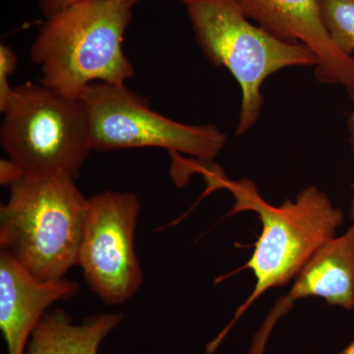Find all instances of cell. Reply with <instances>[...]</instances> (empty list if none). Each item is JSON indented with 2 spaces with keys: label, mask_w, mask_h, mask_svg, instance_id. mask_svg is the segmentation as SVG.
<instances>
[{
  "label": "cell",
  "mask_w": 354,
  "mask_h": 354,
  "mask_svg": "<svg viewBox=\"0 0 354 354\" xmlns=\"http://www.w3.org/2000/svg\"><path fill=\"white\" fill-rule=\"evenodd\" d=\"M193 167L204 176L209 188L232 193L234 205L230 215L252 211L262 223V232L254 244L252 256L242 268L253 272L255 288L237 309L227 329L209 344L207 348L212 353L263 293L272 288L285 286L297 276L317 249L335 237L337 227L344 223V216L315 186L300 191L295 201L288 199L279 206H272L263 199L257 185L250 179L232 180L212 162L197 160Z\"/></svg>",
  "instance_id": "6da1fadb"
},
{
  "label": "cell",
  "mask_w": 354,
  "mask_h": 354,
  "mask_svg": "<svg viewBox=\"0 0 354 354\" xmlns=\"http://www.w3.org/2000/svg\"><path fill=\"white\" fill-rule=\"evenodd\" d=\"M137 0H83L46 19L30 50L39 83L80 97L93 83L125 85L134 68L123 39Z\"/></svg>",
  "instance_id": "7a4b0ae2"
},
{
  "label": "cell",
  "mask_w": 354,
  "mask_h": 354,
  "mask_svg": "<svg viewBox=\"0 0 354 354\" xmlns=\"http://www.w3.org/2000/svg\"><path fill=\"white\" fill-rule=\"evenodd\" d=\"M88 209L72 177H20L0 208V248L39 281L64 279L78 265Z\"/></svg>",
  "instance_id": "3957f363"
},
{
  "label": "cell",
  "mask_w": 354,
  "mask_h": 354,
  "mask_svg": "<svg viewBox=\"0 0 354 354\" xmlns=\"http://www.w3.org/2000/svg\"><path fill=\"white\" fill-rule=\"evenodd\" d=\"M197 44L216 66L225 67L241 88L237 136L250 131L260 118L263 83L288 67H315L313 51L301 43L274 36L247 17L239 0H180Z\"/></svg>",
  "instance_id": "277c9868"
},
{
  "label": "cell",
  "mask_w": 354,
  "mask_h": 354,
  "mask_svg": "<svg viewBox=\"0 0 354 354\" xmlns=\"http://www.w3.org/2000/svg\"><path fill=\"white\" fill-rule=\"evenodd\" d=\"M3 114L0 143L21 176L78 177L92 151L80 97L27 82L14 88Z\"/></svg>",
  "instance_id": "5b68a950"
},
{
  "label": "cell",
  "mask_w": 354,
  "mask_h": 354,
  "mask_svg": "<svg viewBox=\"0 0 354 354\" xmlns=\"http://www.w3.org/2000/svg\"><path fill=\"white\" fill-rule=\"evenodd\" d=\"M87 113L92 151L160 148L212 162L227 135L215 125H191L156 113L125 85L93 83L80 97Z\"/></svg>",
  "instance_id": "8992f818"
},
{
  "label": "cell",
  "mask_w": 354,
  "mask_h": 354,
  "mask_svg": "<svg viewBox=\"0 0 354 354\" xmlns=\"http://www.w3.org/2000/svg\"><path fill=\"white\" fill-rule=\"evenodd\" d=\"M139 212L135 193L104 191L88 198L78 265L104 304H124L143 283L134 249Z\"/></svg>",
  "instance_id": "52a82bcc"
},
{
  "label": "cell",
  "mask_w": 354,
  "mask_h": 354,
  "mask_svg": "<svg viewBox=\"0 0 354 354\" xmlns=\"http://www.w3.org/2000/svg\"><path fill=\"white\" fill-rule=\"evenodd\" d=\"M247 17L274 36L301 43L317 58L319 82L341 86L354 101V57L342 53L323 24L320 0H239Z\"/></svg>",
  "instance_id": "ba28073f"
},
{
  "label": "cell",
  "mask_w": 354,
  "mask_h": 354,
  "mask_svg": "<svg viewBox=\"0 0 354 354\" xmlns=\"http://www.w3.org/2000/svg\"><path fill=\"white\" fill-rule=\"evenodd\" d=\"M79 291L67 279L39 281L12 256L0 252V328L8 354H25L27 342L46 310Z\"/></svg>",
  "instance_id": "9c48e42d"
},
{
  "label": "cell",
  "mask_w": 354,
  "mask_h": 354,
  "mask_svg": "<svg viewBox=\"0 0 354 354\" xmlns=\"http://www.w3.org/2000/svg\"><path fill=\"white\" fill-rule=\"evenodd\" d=\"M321 297L328 304L354 309V223L339 237H333L305 263L285 297L290 304Z\"/></svg>",
  "instance_id": "30bf717a"
},
{
  "label": "cell",
  "mask_w": 354,
  "mask_h": 354,
  "mask_svg": "<svg viewBox=\"0 0 354 354\" xmlns=\"http://www.w3.org/2000/svg\"><path fill=\"white\" fill-rule=\"evenodd\" d=\"M122 319L120 313H102L74 325L62 310L46 312L32 332L27 354H97Z\"/></svg>",
  "instance_id": "8fae6325"
},
{
  "label": "cell",
  "mask_w": 354,
  "mask_h": 354,
  "mask_svg": "<svg viewBox=\"0 0 354 354\" xmlns=\"http://www.w3.org/2000/svg\"><path fill=\"white\" fill-rule=\"evenodd\" d=\"M323 24L335 46L348 55L354 53V0H320Z\"/></svg>",
  "instance_id": "7c38bea8"
},
{
  "label": "cell",
  "mask_w": 354,
  "mask_h": 354,
  "mask_svg": "<svg viewBox=\"0 0 354 354\" xmlns=\"http://www.w3.org/2000/svg\"><path fill=\"white\" fill-rule=\"evenodd\" d=\"M17 65L15 53L9 46H0V111H6L11 97L14 88L9 84V76L12 75Z\"/></svg>",
  "instance_id": "4fadbf2b"
},
{
  "label": "cell",
  "mask_w": 354,
  "mask_h": 354,
  "mask_svg": "<svg viewBox=\"0 0 354 354\" xmlns=\"http://www.w3.org/2000/svg\"><path fill=\"white\" fill-rule=\"evenodd\" d=\"M39 10L46 19L64 10L67 7L83 0H37Z\"/></svg>",
  "instance_id": "5bb4252c"
},
{
  "label": "cell",
  "mask_w": 354,
  "mask_h": 354,
  "mask_svg": "<svg viewBox=\"0 0 354 354\" xmlns=\"http://www.w3.org/2000/svg\"><path fill=\"white\" fill-rule=\"evenodd\" d=\"M272 330L267 327L261 328L258 334L256 335L254 339L252 348H251L250 354H264L266 342L271 334Z\"/></svg>",
  "instance_id": "9a60e30c"
},
{
  "label": "cell",
  "mask_w": 354,
  "mask_h": 354,
  "mask_svg": "<svg viewBox=\"0 0 354 354\" xmlns=\"http://www.w3.org/2000/svg\"><path fill=\"white\" fill-rule=\"evenodd\" d=\"M346 127H348L349 143H351V150L354 155V111H351L346 116ZM351 190H353V195L351 203V216L354 221V183L351 185Z\"/></svg>",
  "instance_id": "2e32d148"
},
{
  "label": "cell",
  "mask_w": 354,
  "mask_h": 354,
  "mask_svg": "<svg viewBox=\"0 0 354 354\" xmlns=\"http://www.w3.org/2000/svg\"><path fill=\"white\" fill-rule=\"evenodd\" d=\"M337 354H354V341L351 342L344 351H342L341 353Z\"/></svg>",
  "instance_id": "e0dca14e"
}]
</instances>
